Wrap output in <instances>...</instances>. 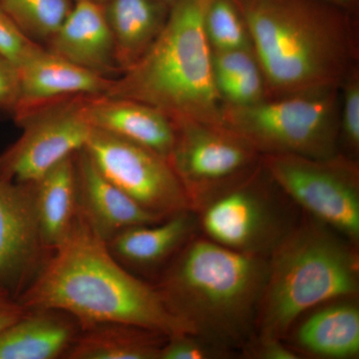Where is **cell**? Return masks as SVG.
Listing matches in <instances>:
<instances>
[{"label":"cell","instance_id":"obj_6","mask_svg":"<svg viewBox=\"0 0 359 359\" xmlns=\"http://www.w3.org/2000/svg\"><path fill=\"white\" fill-rule=\"evenodd\" d=\"M339 89L266 98L248 106L224 104L222 127L261 156L332 157L339 142Z\"/></svg>","mask_w":359,"mask_h":359},{"label":"cell","instance_id":"obj_33","mask_svg":"<svg viewBox=\"0 0 359 359\" xmlns=\"http://www.w3.org/2000/svg\"><path fill=\"white\" fill-rule=\"evenodd\" d=\"M327 4H332L346 11V13L354 14L358 9V0H323Z\"/></svg>","mask_w":359,"mask_h":359},{"label":"cell","instance_id":"obj_23","mask_svg":"<svg viewBox=\"0 0 359 359\" xmlns=\"http://www.w3.org/2000/svg\"><path fill=\"white\" fill-rule=\"evenodd\" d=\"M73 0H0V7L33 41H48L67 18Z\"/></svg>","mask_w":359,"mask_h":359},{"label":"cell","instance_id":"obj_12","mask_svg":"<svg viewBox=\"0 0 359 359\" xmlns=\"http://www.w3.org/2000/svg\"><path fill=\"white\" fill-rule=\"evenodd\" d=\"M50 252L40 233L32 185L0 179V290L18 299Z\"/></svg>","mask_w":359,"mask_h":359},{"label":"cell","instance_id":"obj_10","mask_svg":"<svg viewBox=\"0 0 359 359\" xmlns=\"http://www.w3.org/2000/svg\"><path fill=\"white\" fill-rule=\"evenodd\" d=\"M175 127L176 140L169 161L194 212L261 163L256 149L223 127L193 122Z\"/></svg>","mask_w":359,"mask_h":359},{"label":"cell","instance_id":"obj_14","mask_svg":"<svg viewBox=\"0 0 359 359\" xmlns=\"http://www.w3.org/2000/svg\"><path fill=\"white\" fill-rule=\"evenodd\" d=\"M74 158L77 214L104 242L131 226L157 224L165 219L142 208L108 181L84 148Z\"/></svg>","mask_w":359,"mask_h":359},{"label":"cell","instance_id":"obj_34","mask_svg":"<svg viewBox=\"0 0 359 359\" xmlns=\"http://www.w3.org/2000/svg\"><path fill=\"white\" fill-rule=\"evenodd\" d=\"M158 1L161 2V4H165V6L169 7V8H171V6L176 4L178 0H158Z\"/></svg>","mask_w":359,"mask_h":359},{"label":"cell","instance_id":"obj_1","mask_svg":"<svg viewBox=\"0 0 359 359\" xmlns=\"http://www.w3.org/2000/svg\"><path fill=\"white\" fill-rule=\"evenodd\" d=\"M18 299L26 309L68 313L80 330L98 323H124L168 337L191 334L170 313L156 285L124 268L78 214L67 237L51 250Z\"/></svg>","mask_w":359,"mask_h":359},{"label":"cell","instance_id":"obj_27","mask_svg":"<svg viewBox=\"0 0 359 359\" xmlns=\"http://www.w3.org/2000/svg\"><path fill=\"white\" fill-rule=\"evenodd\" d=\"M222 101L226 105L248 106L268 98L261 67L250 71L217 86Z\"/></svg>","mask_w":359,"mask_h":359},{"label":"cell","instance_id":"obj_22","mask_svg":"<svg viewBox=\"0 0 359 359\" xmlns=\"http://www.w3.org/2000/svg\"><path fill=\"white\" fill-rule=\"evenodd\" d=\"M168 335L124 323H103L79 332L65 359H159Z\"/></svg>","mask_w":359,"mask_h":359},{"label":"cell","instance_id":"obj_17","mask_svg":"<svg viewBox=\"0 0 359 359\" xmlns=\"http://www.w3.org/2000/svg\"><path fill=\"white\" fill-rule=\"evenodd\" d=\"M198 226L195 212L185 210L160 223L140 224L120 231L106 245L129 271H152L170 263L194 237Z\"/></svg>","mask_w":359,"mask_h":359},{"label":"cell","instance_id":"obj_5","mask_svg":"<svg viewBox=\"0 0 359 359\" xmlns=\"http://www.w3.org/2000/svg\"><path fill=\"white\" fill-rule=\"evenodd\" d=\"M355 245L311 218L295 224L268 257V273L255 328L259 339H283L302 314L355 297Z\"/></svg>","mask_w":359,"mask_h":359},{"label":"cell","instance_id":"obj_15","mask_svg":"<svg viewBox=\"0 0 359 359\" xmlns=\"http://www.w3.org/2000/svg\"><path fill=\"white\" fill-rule=\"evenodd\" d=\"M47 50L97 74H121L115 58L114 41L104 6L75 1L57 32L46 42Z\"/></svg>","mask_w":359,"mask_h":359},{"label":"cell","instance_id":"obj_13","mask_svg":"<svg viewBox=\"0 0 359 359\" xmlns=\"http://www.w3.org/2000/svg\"><path fill=\"white\" fill-rule=\"evenodd\" d=\"M16 69L20 99L14 120L46 104L72 97L105 95L114 79L73 65L42 46Z\"/></svg>","mask_w":359,"mask_h":359},{"label":"cell","instance_id":"obj_8","mask_svg":"<svg viewBox=\"0 0 359 359\" xmlns=\"http://www.w3.org/2000/svg\"><path fill=\"white\" fill-rule=\"evenodd\" d=\"M262 164L205 201L195 212L208 238L244 254L269 257L295 226L261 181Z\"/></svg>","mask_w":359,"mask_h":359},{"label":"cell","instance_id":"obj_31","mask_svg":"<svg viewBox=\"0 0 359 359\" xmlns=\"http://www.w3.org/2000/svg\"><path fill=\"white\" fill-rule=\"evenodd\" d=\"M245 353L250 358L299 359V354L292 347L283 344V339L250 337L244 344Z\"/></svg>","mask_w":359,"mask_h":359},{"label":"cell","instance_id":"obj_18","mask_svg":"<svg viewBox=\"0 0 359 359\" xmlns=\"http://www.w3.org/2000/svg\"><path fill=\"white\" fill-rule=\"evenodd\" d=\"M79 330L74 318L63 311L27 309L0 330V359L63 358Z\"/></svg>","mask_w":359,"mask_h":359},{"label":"cell","instance_id":"obj_30","mask_svg":"<svg viewBox=\"0 0 359 359\" xmlns=\"http://www.w3.org/2000/svg\"><path fill=\"white\" fill-rule=\"evenodd\" d=\"M20 99L18 69L0 57V111L13 115Z\"/></svg>","mask_w":359,"mask_h":359},{"label":"cell","instance_id":"obj_19","mask_svg":"<svg viewBox=\"0 0 359 359\" xmlns=\"http://www.w3.org/2000/svg\"><path fill=\"white\" fill-rule=\"evenodd\" d=\"M347 299L327 302L297 325L294 342L299 351L320 358H358L359 308Z\"/></svg>","mask_w":359,"mask_h":359},{"label":"cell","instance_id":"obj_7","mask_svg":"<svg viewBox=\"0 0 359 359\" xmlns=\"http://www.w3.org/2000/svg\"><path fill=\"white\" fill-rule=\"evenodd\" d=\"M271 181L311 218L358 245L359 170L346 156L311 158L294 154L261 156Z\"/></svg>","mask_w":359,"mask_h":359},{"label":"cell","instance_id":"obj_4","mask_svg":"<svg viewBox=\"0 0 359 359\" xmlns=\"http://www.w3.org/2000/svg\"><path fill=\"white\" fill-rule=\"evenodd\" d=\"M209 0H178L147 52L113 79L106 96L153 106L176 125L222 127L223 101L212 71V49L205 32Z\"/></svg>","mask_w":359,"mask_h":359},{"label":"cell","instance_id":"obj_3","mask_svg":"<svg viewBox=\"0 0 359 359\" xmlns=\"http://www.w3.org/2000/svg\"><path fill=\"white\" fill-rule=\"evenodd\" d=\"M266 273L268 257L193 237L156 287L191 334L230 349L244 346L252 337Z\"/></svg>","mask_w":359,"mask_h":359},{"label":"cell","instance_id":"obj_25","mask_svg":"<svg viewBox=\"0 0 359 359\" xmlns=\"http://www.w3.org/2000/svg\"><path fill=\"white\" fill-rule=\"evenodd\" d=\"M339 109V137L353 154L359 149V72L358 65L348 73L344 83Z\"/></svg>","mask_w":359,"mask_h":359},{"label":"cell","instance_id":"obj_9","mask_svg":"<svg viewBox=\"0 0 359 359\" xmlns=\"http://www.w3.org/2000/svg\"><path fill=\"white\" fill-rule=\"evenodd\" d=\"M85 97L46 104L14 120L22 133L0 152V179L33 183L83 149L93 130L84 115Z\"/></svg>","mask_w":359,"mask_h":359},{"label":"cell","instance_id":"obj_20","mask_svg":"<svg viewBox=\"0 0 359 359\" xmlns=\"http://www.w3.org/2000/svg\"><path fill=\"white\" fill-rule=\"evenodd\" d=\"M120 72L132 67L154 43L170 8L158 0H108L104 4Z\"/></svg>","mask_w":359,"mask_h":359},{"label":"cell","instance_id":"obj_26","mask_svg":"<svg viewBox=\"0 0 359 359\" xmlns=\"http://www.w3.org/2000/svg\"><path fill=\"white\" fill-rule=\"evenodd\" d=\"M230 349L203 339L199 335L177 334L168 337L159 359H214L226 358Z\"/></svg>","mask_w":359,"mask_h":359},{"label":"cell","instance_id":"obj_35","mask_svg":"<svg viewBox=\"0 0 359 359\" xmlns=\"http://www.w3.org/2000/svg\"><path fill=\"white\" fill-rule=\"evenodd\" d=\"M73 1H89L93 2V4H101V6H104L108 0H73Z\"/></svg>","mask_w":359,"mask_h":359},{"label":"cell","instance_id":"obj_29","mask_svg":"<svg viewBox=\"0 0 359 359\" xmlns=\"http://www.w3.org/2000/svg\"><path fill=\"white\" fill-rule=\"evenodd\" d=\"M259 68L252 48L212 50V71L216 86Z\"/></svg>","mask_w":359,"mask_h":359},{"label":"cell","instance_id":"obj_32","mask_svg":"<svg viewBox=\"0 0 359 359\" xmlns=\"http://www.w3.org/2000/svg\"><path fill=\"white\" fill-rule=\"evenodd\" d=\"M20 301L8 292L0 290V330L11 325L26 313Z\"/></svg>","mask_w":359,"mask_h":359},{"label":"cell","instance_id":"obj_24","mask_svg":"<svg viewBox=\"0 0 359 359\" xmlns=\"http://www.w3.org/2000/svg\"><path fill=\"white\" fill-rule=\"evenodd\" d=\"M204 25L212 50L252 48L249 32L236 0H209Z\"/></svg>","mask_w":359,"mask_h":359},{"label":"cell","instance_id":"obj_2","mask_svg":"<svg viewBox=\"0 0 359 359\" xmlns=\"http://www.w3.org/2000/svg\"><path fill=\"white\" fill-rule=\"evenodd\" d=\"M268 98L340 88L355 65L351 13L323 0H236Z\"/></svg>","mask_w":359,"mask_h":359},{"label":"cell","instance_id":"obj_16","mask_svg":"<svg viewBox=\"0 0 359 359\" xmlns=\"http://www.w3.org/2000/svg\"><path fill=\"white\" fill-rule=\"evenodd\" d=\"M84 115L90 126L152 149L169 160L176 127L162 111L126 98L86 96Z\"/></svg>","mask_w":359,"mask_h":359},{"label":"cell","instance_id":"obj_11","mask_svg":"<svg viewBox=\"0 0 359 359\" xmlns=\"http://www.w3.org/2000/svg\"><path fill=\"white\" fill-rule=\"evenodd\" d=\"M84 149L108 181L147 211L167 219L191 210L171 163L152 149L97 129Z\"/></svg>","mask_w":359,"mask_h":359},{"label":"cell","instance_id":"obj_28","mask_svg":"<svg viewBox=\"0 0 359 359\" xmlns=\"http://www.w3.org/2000/svg\"><path fill=\"white\" fill-rule=\"evenodd\" d=\"M40 46L28 39L0 7V57L18 67Z\"/></svg>","mask_w":359,"mask_h":359},{"label":"cell","instance_id":"obj_21","mask_svg":"<svg viewBox=\"0 0 359 359\" xmlns=\"http://www.w3.org/2000/svg\"><path fill=\"white\" fill-rule=\"evenodd\" d=\"M75 154L30 183L40 233L49 250L55 249L67 237L76 221Z\"/></svg>","mask_w":359,"mask_h":359}]
</instances>
